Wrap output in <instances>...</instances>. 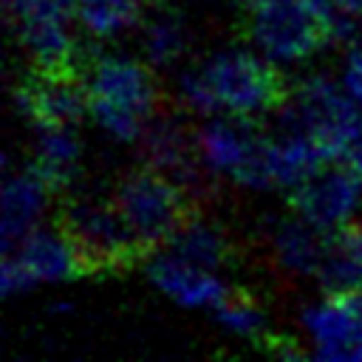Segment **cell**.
Returning a JSON list of instances; mask_svg holds the SVG:
<instances>
[{"label": "cell", "instance_id": "6da1fadb", "mask_svg": "<svg viewBox=\"0 0 362 362\" xmlns=\"http://www.w3.org/2000/svg\"><path fill=\"white\" fill-rule=\"evenodd\" d=\"M54 223L74 252L79 277L122 274L150 255L113 198H71L59 206Z\"/></svg>", "mask_w": 362, "mask_h": 362}, {"label": "cell", "instance_id": "7a4b0ae2", "mask_svg": "<svg viewBox=\"0 0 362 362\" xmlns=\"http://www.w3.org/2000/svg\"><path fill=\"white\" fill-rule=\"evenodd\" d=\"M113 201L150 252L167 246L173 235L198 218L189 189L150 164L127 173L119 181Z\"/></svg>", "mask_w": 362, "mask_h": 362}, {"label": "cell", "instance_id": "3957f363", "mask_svg": "<svg viewBox=\"0 0 362 362\" xmlns=\"http://www.w3.org/2000/svg\"><path fill=\"white\" fill-rule=\"evenodd\" d=\"M249 34L277 59H303L334 40L328 0H257L249 6Z\"/></svg>", "mask_w": 362, "mask_h": 362}, {"label": "cell", "instance_id": "277c9868", "mask_svg": "<svg viewBox=\"0 0 362 362\" xmlns=\"http://www.w3.org/2000/svg\"><path fill=\"white\" fill-rule=\"evenodd\" d=\"M206 79L215 90L221 107L232 116H255L280 110L291 102V90L286 76L269 62L257 59L246 51H223L215 54L206 65Z\"/></svg>", "mask_w": 362, "mask_h": 362}, {"label": "cell", "instance_id": "5b68a950", "mask_svg": "<svg viewBox=\"0 0 362 362\" xmlns=\"http://www.w3.org/2000/svg\"><path fill=\"white\" fill-rule=\"evenodd\" d=\"M139 147L144 164L167 173L189 192H204L209 164L201 156L198 133H192L189 124L173 107H156L144 119Z\"/></svg>", "mask_w": 362, "mask_h": 362}, {"label": "cell", "instance_id": "8992f818", "mask_svg": "<svg viewBox=\"0 0 362 362\" xmlns=\"http://www.w3.org/2000/svg\"><path fill=\"white\" fill-rule=\"evenodd\" d=\"M34 68L51 74H82L79 51L65 28V8L57 0H8Z\"/></svg>", "mask_w": 362, "mask_h": 362}, {"label": "cell", "instance_id": "52a82bcc", "mask_svg": "<svg viewBox=\"0 0 362 362\" xmlns=\"http://www.w3.org/2000/svg\"><path fill=\"white\" fill-rule=\"evenodd\" d=\"M359 195H362V175L345 158H339L322 164L317 173L300 181L291 189V206L305 221L331 232L348 221V215L359 204Z\"/></svg>", "mask_w": 362, "mask_h": 362}, {"label": "cell", "instance_id": "ba28073f", "mask_svg": "<svg viewBox=\"0 0 362 362\" xmlns=\"http://www.w3.org/2000/svg\"><path fill=\"white\" fill-rule=\"evenodd\" d=\"M17 105L37 127H71L88 110V82L82 74L34 68L17 88Z\"/></svg>", "mask_w": 362, "mask_h": 362}, {"label": "cell", "instance_id": "9c48e42d", "mask_svg": "<svg viewBox=\"0 0 362 362\" xmlns=\"http://www.w3.org/2000/svg\"><path fill=\"white\" fill-rule=\"evenodd\" d=\"M85 82H88V102H105L127 113H136L141 119H147L161 105V93L153 74L133 59L99 57L88 65Z\"/></svg>", "mask_w": 362, "mask_h": 362}, {"label": "cell", "instance_id": "30bf717a", "mask_svg": "<svg viewBox=\"0 0 362 362\" xmlns=\"http://www.w3.org/2000/svg\"><path fill=\"white\" fill-rule=\"evenodd\" d=\"M317 272L325 297H342L362 288V221H345L328 232Z\"/></svg>", "mask_w": 362, "mask_h": 362}, {"label": "cell", "instance_id": "8fae6325", "mask_svg": "<svg viewBox=\"0 0 362 362\" xmlns=\"http://www.w3.org/2000/svg\"><path fill=\"white\" fill-rule=\"evenodd\" d=\"M260 130L246 119V116H232V119H218L209 122L204 130H198V144L201 156L209 164V170L229 173L232 178L260 141Z\"/></svg>", "mask_w": 362, "mask_h": 362}, {"label": "cell", "instance_id": "7c38bea8", "mask_svg": "<svg viewBox=\"0 0 362 362\" xmlns=\"http://www.w3.org/2000/svg\"><path fill=\"white\" fill-rule=\"evenodd\" d=\"M48 187L28 167L20 175H11L3 187V252H11L37 223V215L45 206Z\"/></svg>", "mask_w": 362, "mask_h": 362}, {"label": "cell", "instance_id": "4fadbf2b", "mask_svg": "<svg viewBox=\"0 0 362 362\" xmlns=\"http://www.w3.org/2000/svg\"><path fill=\"white\" fill-rule=\"evenodd\" d=\"M150 277L184 305H215L226 294V286L212 272L175 257L173 252H164L158 260L150 263Z\"/></svg>", "mask_w": 362, "mask_h": 362}, {"label": "cell", "instance_id": "5bb4252c", "mask_svg": "<svg viewBox=\"0 0 362 362\" xmlns=\"http://www.w3.org/2000/svg\"><path fill=\"white\" fill-rule=\"evenodd\" d=\"M23 260V266L31 272L34 280H65V277H79L74 252L68 240L54 229V232H40L31 229L11 252Z\"/></svg>", "mask_w": 362, "mask_h": 362}, {"label": "cell", "instance_id": "9a60e30c", "mask_svg": "<svg viewBox=\"0 0 362 362\" xmlns=\"http://www.w3.org/2000/svg\"><path fill=\"white\" fill-rule=\"evenodd\" d=\"M325 240H328V229L300 218H286L280 221V226L274 229V252L277 260L297 274H308L317 272L322 263V252H325Z\"/></svg>", "mask_w": 362, "mask_h": 362}, {"label": "cell", "instance_id": "2e32d148", "mask_svg": "<svg viewBox=\"0 0 362 362\" xmlns=\"http://www.w3.org/2000/svg\"><path fill=\"white\" fill-rule=\"evenodd\" d=\"M37 156L31 170L42 178L48 192H62L74 175L79 161V144L71 133V127H37Z\"/></svg>", "mask_w": 362, "mask_h": 362}, {"label": "cell", "instance_id": "e0dca14e", "mask_svg": "<svg viewBox=\"0 0 362 362\" xmlns=\"http://www.w3.org/2000/svg\"><path fill=\"white\" fill-rule=\"evenodd\" d=\"M164 249L198 269H206V272L226 266V260L232 255L226 235L221 229H215L212 223H204L201 218L189 221L178 235H173V240Z\"/></svg>", "mask_w": 362, "mask_h": 362}, {"label": "cell", "instance_id": "ac0fdd59", "mask_svg": "<svg viewBox=\"0 0 362 362\" xmlns=\"http://www.w3.org/2000/svg\"><path fill=\"white\" fill-rule=\"evenodd\" d=\"M147 0H74V14L90 34L110 37L133 25Z\"/></svg>", "mask_w": 362, "mask_h": 362}, {"label": "cell", "instance_id": "d6986e66", "mask_svg": "<svg viewBox=\"0 0 362 362\" xmlns=\"http://www.w3.org/2000/svg\"><path fill=\"white\" fill-rule=\"evenodd\" d=\"M187 48V31H184V23L181 17L175 14H156L150 23H147V31H144V51L150 57L153 65H170L175 62Z\"/></svg>", "mask_w": 362, "mask_h": 362}, {"label": "cell", "instance_id": "ffe728a7", "mask_svg": "<svg viewBox=\"0 0 362 362\" xmlns=\"http://www.w3.org/2000/svg\"><path fill=\"white\" fill-rule=\"evenodd\" d=\"M215 314L221 322H226L229 328L246 334V337H260L263 334V314L257 311L255 300L246 291H232L226 288V294L215 303Z\"/></svg>", "mask_w": 362, "mask_h": 362}, {"label": "cell", "instance_id": "44dd1931", "mask_svg": "<svg viewBox=\"0 0 362 362\" xmlns=\"http://www.w3.org/2000/svg\"><path fill=\"white\" fill-rule=\"evenodd\" d=\"M181 93H184L187 105L195 107L198 113H215V110L221 107L204 68H189V71L181 76Z\"/></svg>", "mask_w": 362, "mask_h": 362}, {"label": "cell", "instance_id": "7402d4cb", "mask_svg": "<svg viewBox=\"0 0 362 362\" xmlns=\"http://www.w3.org/2000/svg\"><path fill=\"white\" fill-rule=\"evenodd\" d=\"M31 283H37V280L23 266V260L17 255H6V260H3V291L6 294H14L20 288H28Z\"/></svg>", "mask_w": 362, "mask_h": 362}, {"label": "cell", "instance_id": "603a6c76", "mask_svg": "<svg viewBox=\"0 0 362 362\" xmlns=\"http://www.w3.org/2000/svg\"><path fill=\"white\" fill-rule=\"evenodd\" d=\"M345 88L354 99H362V48H356L348 59V71H345Z\"/></svg>", "mask_w": 362, "mask_h": 362}, {"label": "cell", "instance_id": "cb8c5ba5", "mask_svg": "<svg viewBox=\"0 0 362 362\" xmlns=\"http://www.w3.org/2000/svg\"><path fill=\"white\" fill-rule=\"evenodd\" d=\"M345 161L362 175V127L356 130V136H354V141L348 144V153H345Z\"/></svg>", "mask_w": 362, "mask_h": 362}]
</instances>
